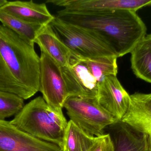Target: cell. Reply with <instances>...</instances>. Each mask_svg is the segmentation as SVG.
Segmentation results:
<instances>
[{
    "label": "cell",
    "instance_id": "14",
    "mask_svg": "<svg viewBox=\"0 0 151 151\" xmlns=\"http://www.w3.org/2000/svg\"><path fill=\"white\" fill-rule=\"evenodd\" d=\"M1 9L25 21L43 26L50 24L55 18L49 11L46 4L37 3L32 0L8 1Z\"/></svg>",
    "mask_w": 151,
    "mask_h": 151
},
{
    "label": "cell",
    "instance_id": "4",
    "mask_svg": "<svg viewBox=\"0 0 151 151\" xmlns=\"http://www.w3.org/2000/svg\"><path fill=\"white\" fill-rule=\"evenodd\" d=\"M50 25L72 53L79 58L116 56L106 43L87 30L64 22L56 17Z\"/></svg>",
    "mask_w": 151,
    "mask_h": 151
},
{
    "label": "cell",
    "instance_id": "8",
    "mask_svg": "<svg viewBox=\"0 0 151 151\" xmlns=\"http://www.w3.org/2000/svg\"><path fill=\"white\" fill-rule=\"evenodd\" d=\"M0 151H62L58 145L35 138L10 121L0 120Z\"/></svg>",
    "mask_w": 151,
    "mask_h": 151
},
{
    "label": "cell",
    "instance_id": "22",
    "mask_svg": "<svg viewBox=\"0 0 151 151\" xmlns=\"http://www.w3.org/2000/svg\"><path fill=\"white\" fill-rule=\"evenodd\" d=\"M146 37L151 42V34L148 35H146Z\"/></svg>",
    "mask_w": 151,
    "mask_h": 151
},
{
    "label": "cell",
    "instance_id": "6",
    "mask_svg": "<svg viewBox=\"0 0 151 151\" xmlns=\"http://www.w3.org/2000/svg\"><path fill=\"white\" fill-rule=\"evenodd\" d=\"M40 78L39 91L50 107L59 113H63L65 103L69 98L59 64L46 52L41 51Z\"/></svg>",
    "mask_w": 151,
    "mask_h": 151
},
{
    "label": "cell",
    "instance_id": "21",
    "mask_svg": "<svg viewBox=\"0 0 151 151\" xmlns=\"http://www.w3.org/2000/svg\"><path fill=\"white\" fill-rule=\"evenodd\" d=\"M8 1L6 0H0V8L5 5L8 3Z\"/></svg>",
    "mask_w": 151,
    "mask_h": 151
},
{
    "label": "cell",
    "instance_id": "19",
    "mask_svg": "<svg viewBox=\"0 0 151 151\" xmlns=\"http://www.w3.org/2000/svg\"><path fill=\"white\" fill-rule=\"evenodd\" d=\"M24 106V99L20 97L0 90V120L15 116Z\"/></svg>",
    "mask_w": 151,
    "mask_h": 151
},
{
    "label": "cell",
    "instance_id": "18",
    "mask_svg": "<svg viewBox=\"0 0 151 151\" xmlns=\"http://www.w3.org/2000/svg\"><path fill=\"white\" fill-rule=\"evenodd\" d=\"M117 58V57L113 56L79 59L85 63L99 84L106 76H117L118 72Z\"/></svg>",
    "mask_w": 151,
    "mask_h": 151
},
{
    "label": "cell",
    "instance_id": "15",
    "mask_svg": "<svg viewBox=\"0 0 151 151\" xmlns=\"http://www.w3.org/2000/svg\"><path fill=\"white\" fill-rule=\"evenodd\" d=\"M130 61L137 77L151 83V42L146 36L131 52Z\"/></svg>",
    "mask_w": 151,
    "mask_h": 151
},
{
    "label": "cell",
    "instance_id": "13",
    "mask_svg": "<svg viewBox=\"0 0 151 151\" xmlns=\"http://www.w3.org/2000/svg\"><path fill=\"white\" fill-rule=\"evenodd\" d=\"M40 48L56 61L61 67L70 65L74 55L59 39L50 25L44 26L34 41Z\"/></svg>",
    "mask_w": 151,
    "mask_h": 151
},
{
    "label": "cell",
    "instance_id": "16",
    "mask_svg": "<svg viewBox=\"0 0 151 151\" xmlns=\"http://www.w3.org/2000/svg\"><path fill=\"white\" fill-rule=\"evenodd\" d=\"M0 22L28 43L34 45V41L44 26L31 23L13 16L0 8Z\"/></svg>",
    "mask_w": 151,
    "mask_h": 151
},
{
    "label": "cell",
    "instance_id": "10",
    "mask_svg": "<svg viewBox=\"0 0 151 151\" xmlns=\"http://www.w3.org/2000/svg\"><path fill=\"white\" fill-rule=\"evenodd\" d=\"M47 3L72 12L123 10L136 12L151 6V0H49Z\"/></svg>",
    "mask_w": 151,
    "mask_h": 151
},
{
    "label": "cell",
    "instance_id": "2",
    "mask_svg": "<svg viewBox=\"0 0 151 151\" xmlns=\"http://www.w3.org/2000/svg\"><path fill=\"white\" fill-rule=\"evenodd\" d=\"M40 59L30 44L0 25V90L24 100L39 91Z\"/></svg>",
    "mask_w": 151,
    "mask_h": 151
},
{
    "label": "cell",
    "instance_id": "3",
    "mask_svg": "<svg viewBox=\"0 0 151 151\" xmlns=\"http://www.w3.org/2000/svg\"><path fill=\"white\" fill-rule=\"evenodd\" d=\"M10 122L21 131L61 149L68 123L63 113L54 111L41 96L24 105Z\"/></svg>",
    "mask_w": 151,
    "mask_h": 151
},
{
    "label": "cell",
    "instance_id": "5",
    "mask_svg": "<svg viewBox=\"0 0 151 151\" xmlns=\"http://www.w3.org/2000/svg\"><path fill=\"white\" fill-rule=\"evenodd\" d=\"M64 107L70 120L86 134L98 137L104 134L105 129L119 121L105 110L96 98H68Z\"/></svg>",
    "mask_w": 151,
    "mask_h": 151
},
{
    "label": "cell",
    "instance_id": "11",
    "mask_svg": "<svg viewBox=\"0 0 151 151\" xmlns=\"http://www.w3.org/2000/svg\"><path fill=\"white\" fill-rule=\"evenodd\" d=\"M108 127L114 151H151L150 138L146 134L122 121Z\"/></svg>",
    "mask_w": 151,
    "mask_h": 151
},
{
    "label": "cell",
    "instance_id": "17",
    "mask_svg": "<svg viewBox=\"0 0 151 151\" xmlns=\"http://www.w3.org/2000/svg\"><path fill=\"white\" fill-rule=\"evenodd\" d=\"M96 137L91 136L82 130L70 120L63 140L62 151H89Z\"/></svg>",
    "mask_w": 151,
    "mask_h": 151
},
{
    "label": "cell",
    "instance_id": "20",
    "mask_svg": "<svg viewBox=\"0 0 151 151\" xmlns=\"http://www.w3.org/2000/svg\"><path fill=\"white\" fill-rule=\"evenodd\" d=\"M89 151H115L113 143L109 134L96 137Z\"/></svg>",
    "mask_w": 151,
    "mask_h": 151
},
{
    "label": "cell",
    "instance_id": "9",
    "mask_svg": "<svg viewBox=\"0 0 151 151\" xmlns=\"http://www.w3.org/2000/svg\"><path fill=\"white\" fill-rule=\"evenodd\" d=\"M99 104L114 118L121 121L130 104V96L117 76H106L99 85L96 97Z\"/></svg>",
    "mask_w": 151,
    "mask_h": 151
},
{
    "label": "cell",
    "instance_id": "12",
    "mask_svg": "<svg viewBox=\"0 0 151 151\" xmlns=\"http://www.w3.org/2000/svg\"><path fill=\"white\" fill-rule=\"evenodd\" d=\"M128 110L121 121L149 136L151 146V93L130 95Z\"/></svg>",
    "mask_w": 151,
    "mask_h": 151
},
{
    "label": "cell",
    "instance_id": "7",
    "mask_svg": "<svg viewBox=\"0 0 151 151\" xmlns=\"http://www.w3.org/2000/svg\"><path fill=\"white\" fill-rule=\"evenodd\" d=\"M61 68L69 98H96L99 84L82 60L74 56L69 66Z\"/></svg>",
    "mask_w": 151,
    "mask_h": 151
},
{
    "label": "cell",
    "instance_id": "1",
    "mask_svg": "<svg viewBox=\"0 0 151 151\" xmlns=\"http://www.w3.org/2000/svg\"><path fill=\"white\" fill-rule=\"evenodd\" d=\"M57 18L92 33L117 58L131 53L145 37L147 27L136 12L123 10L72 12L62 9Z\"/></svg>",
    "mask_w": 151,
    "mask_h": 151
}]
</instances>
